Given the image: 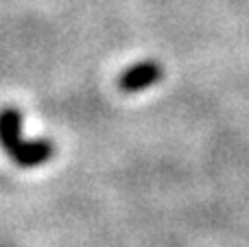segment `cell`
<instances>
[{
  "mask_svg": "<svg viewBox=\"0 0 249 247\" xmlns=\"http://www.w3.org/2000/svg\"><path fill=\"white\" fill-rule=\"evenodd\" d=\"M0 144L18 166L33 169L46 164L55 153L51 140H24L22 138V114L16 107L0 109Z\"/></svg>",
  "mask_w": 249,
  "mask_h": 247,
  "instance_id": "1",
  "label": "cell"
},
{
  "mask_svg": "<svg viewBox=\"0 0 249 247\" xmlns=\"http://www.w3.org/2000/svg\"><path fill=\"white\" fill-rule=\"evenodd\" d=\"M162 79V68L158 61L146 59V61H138L136 66L127 68L118 79V88L123 92H140L146 88L155 86Z\"/></svg>",
  "mask_w": 249,
  "mask_h": 247,
  "instance_id": "2",
  "label": "cell"
}]
</instances>
